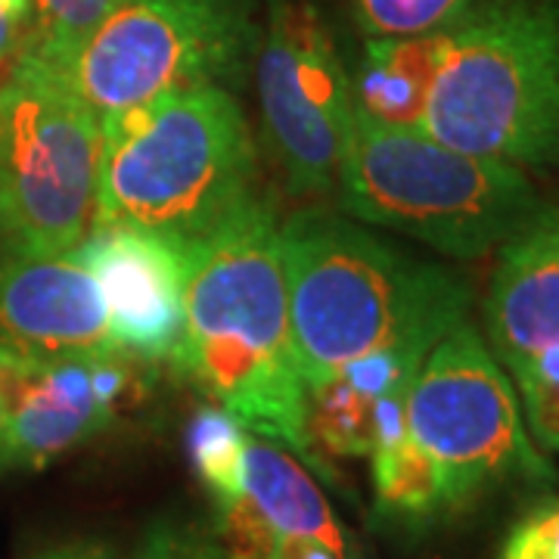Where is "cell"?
Returning <instances> with one entry per match:
<instances>
[{"label": "cell", "instance_id": "cell-1", "mask_svg": "<svg viewBox=\"0 0 559 559\" xmlns=\"http://www.w3.org/2000/svg\"><path fill=\"white\" fill-rule=\"evenodd\" d=\"M183 336L171 360L242 429L336 479L308 439L280 227L267 202L242 200L212 234L183 249Z\"/></svg>", "mask_w": 559, "mask_h": 559}, {"label": "cell", "instance_id": "cell-2", "mask_svg": "<svg viewBox=\"0 0 559 559\" xmlns=\"http://www.w3.org/2000/svg\"><path fill=\"white\" fill-rule=\"evenodd\" d=\"M289 323L305 385L382 348H432L466 320L469 286L326 209L280 227Z\"/></svg>", "mask_w": 559, "mask_h": 559}, {"label": "cell", "instance_id": "cell-3", "mask_svg": "<svg viewBox=\"0 0 559 559\" xmlns=\"http://www.w3.org/2000/svg\"><path fill=\"white\" fill-rule=\"evenodd\" d=\"M255 146L227 87L171 94L100 119L91 227L140 230L187 249L252 197Z\"/></svg>", "mask_w": 559, "mask_h": 559}, {"label": "cell", "instance_id": "cell-4", "mask_svg": "<svg viewBox=\"0 0 559 559\" xmlns=\"http://www.w3.org/2000/svg\"><path fill=\"white\" fill-rule=\"evenodd\" d=\"M419 131L520 171L559 168V0H476L448 47Z\"/></svg>", "mask_w": 559, "mask_h": 559}, {"label": "cell", "instance_id": "cell-5", "mask_svg": "<svg viewBox=\"0 0 559 559\" xmlns=\"http://www.w3.org/2000/svg\"><path fill=\"white\" fill-rule=\"evenodd\" d=\"M352 221L426 242L448 259L500 249L540 209L525 171L466 156L419 128L382 124L352 109L336 178Z\"/></svg>", "mask_w": 559, "mask_h": 559}, {"label": "cell", "instance_id": "cell-6", "mask_svg": "<svg viewBox=\"0 0 559 559\" xmlns=\"http://www.w3.org/2000/svg\"><path fill=\"white\" fill-rule=\"evenodd\" d=\"M100 116L47 66L20 57L0 84V255L57 259L94 221Z\"/></svg>", "mask_w": 559, "mask_h": 559}, {"label": "cell", "instance_id": "cell-7", "mask_svg": "<svg viewBox=\"0 0 559 559\" xmlns=\"http://www.w3.org/2000/svg\"><path fill=\"white\" fill-rule=\"evenodd\" d=\"M259 40L249 0H121L47 69L103 119L171 94L240 84Z\"/></svg>", "mask_w": 559, "mask_h": 559}, {"label": "cell", "instance_id": "cell-8", "mask_svg": "<svg viewBox=\"0 0 559 559\" xmlns=\"http://www.w3.org/2000/svg\"><path fill=\"white\" fill-rule=\"evenodd\" d=\"M404 414L407 436L439 469L448 513L510 481H557V469L528 439L516 389L469 320L451 326L423 358Z\"/></svg>", "mask_w": 559, "mask_h": 559}, {"label": "cell", "instance_id": "cell-9", "mask_svg": "<svg viewBox=\"0 0 559 559\" xmlns=\"http://www.w3.org/2000/svg\"><path fill=\"white\" fill-rule=\"evenodd\" d=\"M261 121L293 193H330L340 178L352 121V75L320 13L308 3L271 0L255 50Z\"/></svg>", "mask_w": 559, "mask_h": 559}, {"label": "cell", "instance_id": "cell-10", "mask_svg": "<svg viewBox=\"0 0 559 559\" xmlns=\"http://www.w3.org/2000/svg\"><path fill=\"white\" fill-rule=\"evenodd\" d=\"M119 352L100 289L72 252L57 259L0 255V364H53Z\"/></svg>", "mask_w": 559, "mask_h": 559}, {"label": "cell", "instance_id": "cell-11", "mask_svg": "<svg viewBox=\"0 0 559 559\" xmlns=\"http://www.w3.org/2000/svg\"><path fill=\"white\" fill-rule=\"evenodd\" d=\"M72 255L97 280L116 348L146 360L171 358L183 336V249L140 230L91 227Z\"/></svg>", "mask_w": 559, "mask_h": 559}, {"label": "cell", "instance_id": "cell-12", "mask_svg": "<svg viewBox=\"0 0 559 559\" xmlns=\"http://www.w3.org/2000/svg\"><path fill=\"white\" fill-rule=\"evenodd\" d=\"M121 352L94 358L22 364L7 370L10 423L0 473L40 469L109 426L128 385Z\"/></svg>", "mask_w": 559, "mask_h": 559}, {"label": "cell", "instance_id": "cell-13", "mask_svg": "<svg viewBox=\"0 0 559 559\" xmlns=\"http://www.w3.org/2000/svg\"><path fill=\"white\" fill-rule=\"evenodd\" d=\"M481 318L503 370L559 345V209L540 205L500 246Z\"/></svg>", "mask_w": 559, "mask_h": 559}, {"label": "cell", "instance_id": "cell-14", "mask_svg": "<svg viewBox=\"0 0 559 559\" xmlns=\"http://www.w3.org/2000/svg\"><path fill=\"white\" fill-rule=\"evenodd\" d=\"M448 47V28L414 38H367L364 60L352 75L360 112L382 124L419 128Z\"/></svg>", "mask_w": 559, "mask_h": 559}, {"label": "cell", "instance_id": "cell-15", "mask_svg": "<svg viewBox=\"0 0 559 559\" xmlns=\"http://www.w3.org/2000/svg\"><path fill=\"white\" fill-rule=\"evenodd\" d=\"M246 495L283 538H311L345 559V538L314 479L286 448L246 439Z\"/></svg>", "mask_w": 559, "mask_h": 559}, {"label": "cell", "instance_id": "cell-16", "mask_svg": "<svg viewBox=\"0 0 559 559\" xmlns=\"http://www.w3.org/2000/svg\"><path fill=\"white\" fill-rule=\"evenodd\" d=\"M370 457L380 516L399 522L404 528H426L448 513L441 498L439 469L411 436L382 444Z\"/></svg>", "mask_w": 559, "mask_h": 559}, {"label": "cell", "instance_id": "cell-17", "mask_svg": "<svg viewBox=\"0 0 559 559\" xmlns=\"http://www.w3.org/2000/svg\"><path fill=\"white\" fill-rule=\"evenodd\" d=\"M377 399L345 377H330L308 389V439L336 457H367L377 448ZM320 454V451H318Z\"/></svg>", "mask_w": 559, "mask_h": 559}, {"label": "cell", "instance_id": "cell-18", "mask_svg": "<svg viewBox=\"0 0 559 559\" xmlns=\"http://www.w3.org/2000/svg\"><path fill=\"white\" fill-rule=\"evenodd\" d=\"M187 448L218 503L246 495V436L224 407H202L187 429Z\"/></svg>", "mask_w": 559, "mask_h": 559}, {"label": "cell", "instance_id": "cell-19", "mask_svg": "<svg viewBox=\"0 0 559 559\" xmlns=\"http://www.w3.org/2000/svg\"><path fill=\"white\" fill-rule=\"evenodd\" d=\"M121 0H28L20 57L44 66L60 62L100 25Z\"/></svg>", "mask_w": 559, "mask_h": 559}, {"label": "cell", "instance_id": "cell-20", "mask_svg": "<svg viewBox=\"0 0 559 559\" xmlns=\"http://www.w3.org/2000/svg\"><path fill=\"white\" fill-rule=\"evenodd\" d=\"M367 38H414L451 28L476 0H348Z\"/></svg>", "mask_w": 559, "mask_h": 559}, {"label": "cell", "instance_id": "cell-21", "mask_svg": "<svg viewBox=\"0 0 559 559\" xmlns=\"http://www.w3.org/2000/svg\"><path fill=\"white\" fill-rule=\"evenodd\" d=\"M510 377L520 389L532 436L559 451V345L520 360L510 367Z\"/></svg>", "mask_w": 559, "mask_h": 559}, {"label": "cell", "instance_id": "cell-22", "mask_svg": "<svg viewBox=\"0 0 559 559\" xmlns=\"http://www.w3.org/2000/svg\"><path fill=\"white\" fill-rule=\"evenodd\" d=\"M212 538L218 540L221 554L227 559H280L283 554V535L249 495L218 503Z\"/></svg>", "mask_w": 559, "mask_h": 559}, {"label": "cell", "instance_id": "cell-23", "mask_svg": "<svg viewBox=\"0 0 559 559\" xmlns=\"http://www.w3.org/2000/svg\"><path fill=\"white\" fill-rule=\"evenodd\" d=\"M134 559H227L221 554L218 540L193 525L159 522L150 528Z\"/></svg>", "mask_w": 559, "mask_h": 559}, {"label": "cell", "instance_id": "cell-24", "mask_svg": "<svg viewBox=\"0 0 559 559\" xmlns=\"http://www.w3.org/2000/svg\"><path fill=\"white\" fill-rule=\"evenodd\" d=\"M500 559H559V503L522 520L510 532Z\"/></svg>", "mask_w": 559, "mask_h": 559}, {"label": "cell", "instance_id": "cell-25", "mask_svg": "<svg viewBox=\"0 0 559 559\" xmlns=\"http://www.w3.org/2000/svg\"><path fill=\"white\" fill-rule=\"evenodd\" d=\"M25 22L20 16H0V84L10 79L13 66L20 60Z\"/></svg>", "mask_w": 559, "mask_h": 559}, {"label": "cell", "instance_id": "cell-26", "mask_svg": "<svg viewBox=\"0 0 559 559\" xmlns=\"http://www.w3.org/2000/svg\"><path fill=\"white\" fill-rule=\"evenodd\" d=\"M280 559H342L330 547L311 538H283V554Z\"/></svg>", "mask_w": 559, "mask_h": 559}, {"label": "cell", "instance_id": "cell-27", "mask_svg": "<svg viewBox=\"0 0 559 559\" xmlns=\"http://www.w3.org/2000/svg\"><path fill=\"white\" fill-rule=\"evenodd\" d=\"M40 559H112L109 550L94 547V544H75V547H60V550H50Z\"/></svg>", "mask_w": 559, "mask_h": 559}, {"label": "cell", "instance_id": "cell-28", "mask_svg": "<svg viewBox=\"0 0 559 559\" xmlns=\"http://www.w3.org/2000/svg\"><path fill=\"white\" fill-rule=\"evenodd\" d=\"M7 423H10V392H7V370H3V364H0V460H3Z\"/></svg>", "mask_w": 559, "mask_h": 559}, {"label": "cell", "instance_id": "cell-29", "mask_svg": "<svg viewBox=\"0 0 559 559\" xmlns=\"http://www.w3.org/2000/svg\"><path fill=\"white\" fill-rule=\"evenodd\" d=\"M28 0H0V16H25Z\"/></svg>", "mask_w": 559, "mask_h": 559}]
</instances>
